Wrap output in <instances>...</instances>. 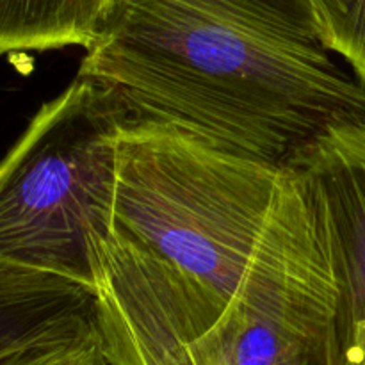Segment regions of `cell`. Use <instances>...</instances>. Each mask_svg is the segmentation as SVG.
Wrapping results in <instances>:
<instances>
[{
  "instance_id": "6da1fadb",
  "label": "cell",
  "mask_w": 365,
  "mask_h": 365,
  "mask_svg": "<svg viewBox=\"0 0 365 365\" xmlns=\"http://www.w3.org/2000/svg\"><path fill=\"white\" fill-rule=\"evenodd\" d=\"M93 284L230 327L330 277L296 175L157 121L118 141L109 223L91 241Z\"/></svg>"
},
{
  "instance_id": "7a4b0ae2",
  "label": "cell",
  "mask_w": 365,
  "mask_h": 365,
  "mask_svg": "<svg viewBox=\"0 0 365 365\" xmlns=\"http://www.w3.org/2000/svg\"><path fill=\"white\" fill-rule=\"evenodd\" d=\"M77 75L113 89L130 120L269 164L365 113L312 0H113Z\"/></svg>"
},
{
  "instance_id": "3957f363",
  "label": "cell",
  "mask_w": 365,
  "mask_h": 365,
  "mask_svg": "<svg viewBox=\"0 0 365 365\" xmlns=\"http://www.w3.org/2000/svg\"><path fill=\"white\" fill-rule=\"evenodd\" d=\"M128 120L113 89L81 75L39 107L0 159V262L93 289L91 241L109 223Z\"/></svg>"
},
{
  "instance_id": "277c9868",
  "label": "cell",
  "mask_w": 365,
  "mask_h": 365,
  "mask_svg": "<svg viewBox=\"0 0 365 365\" xmlns=\"http://www.w3.org/2000/svg\"><path fill=\"white\" fill-rule=\"evenodd\" d=\"M335 282L344 365H365V113L324 128L292 153Z\"/></svg>"
},
{
  "instance_id": "5b68a950",
  "label": "cell",
  "mask_w": 365,
  "mask_h": 365,
  "mask_svg": "<svg viewBox=\"0 0 365 365\" xmlns=\"http://www.w3.org/2000/svg\"><path fill=\"white\" fill-rule=\"evenodd\" d=\"M335 299L334 278L282 296L232 335L223 365H344Z\"/></svg>"
},
{
  "instance_id": "8992f818",
  "label": "cell",
  "mask_w": 365,
  "mask_h": 365,
  "mask_svg": "<svg viewBox=\"0 0 365 365\" xmlns=\"http://www.w3.org/2000/svg\"><path fill=\"white\" fill-rule=\"evenodd\" d=\"M96 334L89 285L0 262V362Z\"/></svg>"
},
{
  "instance_id": "52a82bcc",
  "label": "cell",
  "mask_w": 365,
  "mask_h": 365,
  "mask_svg": "<svg viewBox=\"0 0 365 365\" xmlns=\"http://www.w3.org/2000/svg\"><path fill=\"white\" fill-rule=\"evenodd\" d=\"M113 0H0V53L88 48Z\"/></svg>"
},
{
  "instance_id": "ba28073f",
  "label": "cell",
  "mask_w": 365,
  "mask_h": 365,
  "mask_svg": "<svg viewBox=\"0 0 365 365\" xmlns=\"http://www.w3.org/2000/svg\"><path fill=\"white\" fill-rule=\"evenodd\" d=\"M323 41L365 89V0H312Z\"/></svg>"
},
{
  "instance_id": "9c48e42d",
  "label": "cell",
  "mask_w": 365,
  "mask_h": 365,
  "mask_svg": "<svg viewBox=\"0 0 365 365\" xmlns=\"http://www.w3.org/2000/svg\"><path fill=\"white\" fill-rule=\"evenodd\" d=\"M0 365H109L103 356L100 334L70 344L32 349L7 359Z\"/></svg>"
}]
</instances>
